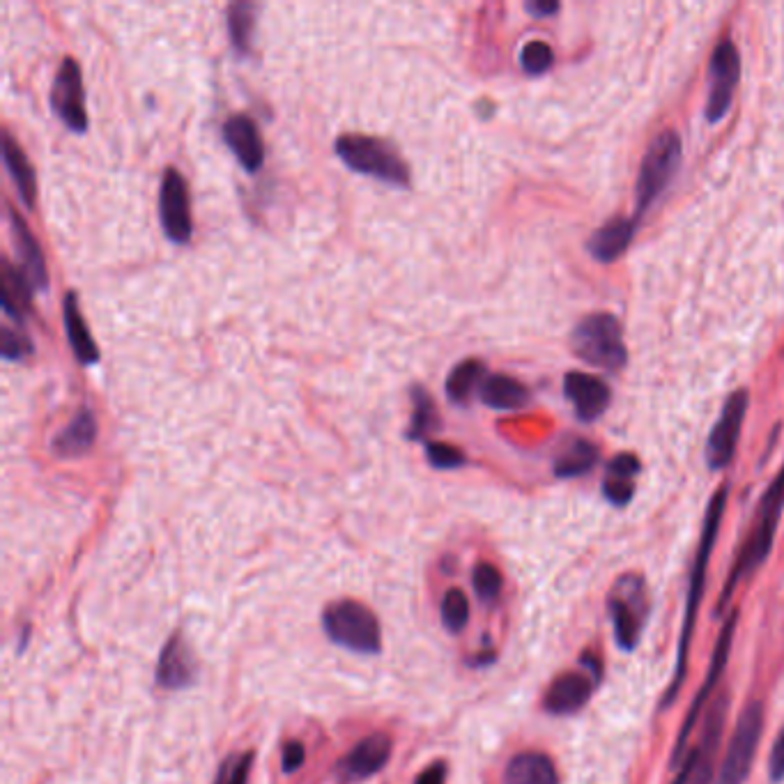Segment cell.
Returning <instances> with one entry per match:
<instances>
[{
  "label": "cell",
  "instance_id": "42",
  "mask_svg": "<svg viewBox=\"0 0 784 784\" xmlns=\"http://www.w3.org/2000/svg\"><path fill=\"white\" fill-rule=\"evenodd\" d=\"M444 764H435V766H430L428 771L421 775L419 778V784H444Z\"/></svg>",
  "mask_w": 784,
  "mask_h": 784
},
{
  "label": "cell",
  "instance_id": "35",
  "mask_svg": "<svg viewBox=\"0 0 784 784\" xmlns=\"http://www.w3.org/2000/svg\"><path fill=\"white\" fill-rule=\"evenodd\" d=\"M474 589L483 601H493L502 591V573L493 564H476L474 568Z\"/></svg>",
  "mask_w": 784,
  "mask_h": 784
},
{
  "label": "cell",
  "instance_id": "8",
  "mask_svg": "<svg viewBox=\"0 0 784 784\" xmlns=\"http://www.w3.org/2000/svg\"><path fill=\"white\" fill-rule=\"evenodd\" d=\"M736 626H739V610L729 612L725 626H722V630H720L716 649H713V656H711L709 672H706V679H704L702 686H699L697 695H695V702H693V706H690L686 720H683L679 736H676V743H674V750H672V759H670L672 766L683 764L681 759H683V755H688L690 734H693V729L697 727V720H699V716H702V711L709 709V699L713 695V690L718 688L722 674H725V670H727L729 653H732V644H734Z\"/></svg>",
  "mask_w": 784,
  "mask_h": 784
},
{
  "label": "cell",
  "instance_id": "36",
  "mask_svg": "<svg viewBox=\"0 0 784 784\" xmlns=\"http://www.w3.org/2000/svg\"><path fill=\"white\" fill-rule=\"evenodd\" d=\"M426 453L428 463L437 470H456V467L465 465V453L447 442H428Z\"/></svg>",
  "mask_w": 784,
  "mask_h": 784
},
{
  "label": "cell",
  "instance_id": "43",
  "mask_svg": "<svg viewBox=\"0 0 784 784\" xmlns=\"http://www.w3.org/2000/svg\"><path fill=\"white\" fill-rule=\"evenodd\" d=\"M693 762H695V755H693V750H690V752H688V759H686V762H683V766L679 768V773H676V778H674L672 784H688L690 771H693Z\"/></svg>",
  "mask_w": 784,
  "mask_h": 784
},
{
  "label": "cell",
  "instance_id": "27",
  "mask_svg": "<svg viewBox=\"0 0 784 784\" xmlns=\"http://www.w3.org/2000/svg\"><path fill=\"white\" fill-rule=\"evenodd\" d=\"M30 295H33V283L21 267H14L10 260H3V288H0V304L10 318L21 325L23 318L30 309Z\"/></svg>",
  "mask_w": 784,
  "mask_h": 784
},
{
  "label": "cell",
  "instance_id": "4",
  "mask_svg": "<svg viewBox=\"0 0 784 784\" xmlns=\"http://www.w3.org/2000/svg\"><path fill=\"white\" fill-rule=\"evenodd\" d=\"M571 348L575 357L610 373L621 371L628 359L621 327L610 313H591L582 318L571 334Z\"/></svg>",
  "mask_w": 784,
  "mask_h": 784
},
{
  "label": "cell",
  "instance_id": "25",
  "mask_svg": "<svg viewBox=\"0 0 784 784\" xmlns=\"http://www.w3.org/2000/svg\"><path fill=\"white\" fill-rule=\"evenodd\" d=\"M196 674V663L191 651L187 649L180 637H173L171 642L164 647V653L159 658L157 667V679L164 688H184L187 683H191Z\"/></svg>",
  "mask_w": 784,
  "mask_h": 784
},
{
  "label": "cell",
  "instance_id": "40",
  "mask_svg": "<svg viewBox=\"0 0 784 784\" xmlns=\"http://www.w3.org/2000/svg\"><path fill=\"white\" fill-rule=\"evenodd\" d=\"M304 757L306 752L302 743H288L286 750H283V768H286V773L297 771L304 764Z\"/></svg>",
  "mask_w": 784,
  "mask_h": 784
},
{
  "label": "cell",
  "instance_id": "2",
  "mask_svg": "<svg viewBox=\"0 0 784 784\" xmlns=\"http://www.w3.org/2000/svg\"><path fill=\"white\" fill-rule=\"evenodd\" d=\"M782 511H784V467L778 472V476H775L771 486H768L762 502H759L748 541H745L741 555L736 559L732 573H729L725 589H722L718 612L725 610V605L732 601L736 587H739L743 580H748L750 575L764 564L768 555H771Z\"/></svg>",
  "mask_w": 784,
  "mask_h": 784
},
{
  "label": "cell",
  "instance_id": "15",
  "mask_svg": "<svg viewBox=\"0 0 784 784\" xmlns=\"http://www.w3.org/2000/svg\"><path fill=\"white\" fill-rule=\"evenodd\" d=\"M596 686L598 681L589 679V676L582 672L561 674L550 683L548 693L543 697V709L552 713V716H571V713H578L589 704Z\"/></svg>",
  "mask_w": 784,
  "mask_h": 784
},
{
  "label": "cell",
  "instance_id": "13",
  "mask_svg": "<svg viewBox=\"0 0 784 784\" xmlns=\"http://www.w3.org/2000/svg\"><path fill=\"white\" fill-rule=\"evenodd\" d=\"M711 88L706 102V120L720 122L734 99V88L741 76V58L732 40H722L711 58Z\"/></svg>",
  "mask_w": 784,
  "mask_h": 784
},
{
  "label": "cell",
  "instance_id": "10",
  "mask_svg": "<svg viewBox=\"0 0 784 784\" xmlns=\"http://www.w3.org/2000/svg\"><path fill=\"white\" fill-rule=\"evenodd\" d=\"M159 217L166 237L175 244H187L194 233L191 224L189 187L178 168H166L159 187Z\"/></svg>",
  "mask_w": 784,
  "mask_h": 784
},
{
  "label": "cell",
  "instance_id": "20",
  "mask_svg": "<svg viewBox=\"0 0 784 784\" xmlns=\"http://www.w3.org/2000/svg\"><path fill=\"white\" fill-rule=\"evenodd\" d=\"M63 318H65L67 341H69V348H72V352H74V357L86 366L97 364L99 348H97L95 338H92V334H90L86 320H83L76 292H67L65 304H63Z\"/></svg>",
  "mask_w": 784,
  "mask_h": 784
},
{
  "label": "cell",
  "instance_id": "23",
  "mask_svg": "<svg viewBox=\"0 0 784 784\" xmlns=\"http://www.w3.org/2000/svg\"><path fill=\"white\" fill-rule=\"evenodd\" d=\"M504 784H559L555 762L543 752H520L504 771Z\"/></svg>",
  "mask_w": 784,
  "mask_h": 784
},
{
  "label": "cell",
  "instance_id": "9",
  "mask_svg": "<svg viewBox=\"0 0 784 784\" xmlns=\"http://www.w3.org/2000/svg\"><path fill=\"white\" fill-rule=\"evenodd\" d=\"M649 594L640 578H621L614 584L607 610H610L614 640L624 651H633L640 644L644 624L649 614Z\"/></svg>",
  "mask_w": 784,
  "mask_h": 784
},
{
  "label": "cell",
  "instance_id": "29",
  "mask_svg": "<svg viewBox=\"0 0 784 784\" xmlns=\"http://www.w3.org/2000/svg\"><path fill=\"white\" fill-rule=\"evenodd\" d=\"M486 366L479 359H467L453 368L447 378V396L453 403H467L474 391L481 389L483 380H486Z\"/></svg>",
  "mask_w": 784,
  "mask_h": 784
},
{
  "label": "cell",
  "instance_id": "38",
  "mask_svg": "<svg viewBox=\"0 0 784 784\" xmlns=\"http://www.w3.org/2000/svg\"><path fill=\"white\" fill-rule=\"evenodd\" d=\"M251 759L253 755H244V757H237L235 762H230V766H226L224 773H221L219 784H247Z\"/></svg>",
  "mask_w": 784,
  "mask_h": 784
},
{
  "label": "cell",
  "instance_id": "33",
  "mask_svg": "<svg viewBox=\"0 0 784 784\" xmlns=\"http://www.w3.org/2000/svg\"><path fill=\"white\" fill-rule=\"evenodd\" d=\"M470 619V601L460 589H449L442 601V621L451 633H460Z\"/></svg>",
  "mask_w": 784,
  "mask_h": 784
},
{
  "label": "cell",
  "instance_id": "39",
  "mask_svg": "<svg viewBox=\"0 0 784 784\" xmlns=\"http://www.w3.org/2000/svg\"><path fill=\"white\" fill-rule=\"evenodd\" d=\"M768 775H771L773 782L784 780V727L773 743L771 755H768Z\"/></svg>",
  "mask_w": 784,
  "mask_h": 784
},
{
  "label": "cell",
  "instance_id": "28",
  "mask_svg": "<svg viewBox=\"0 0 784 784\" xmlns=\"http://www.w3.org/2000/svg\"><path fill=\"white\" fill-rule=\"evenodd\" d=\"M479 398L493 410H520L529 403V391L509 375H488L479 389Z\"/></svg>",
  "mask_w": 784,
  "mask_h": 784
},
{
  "label": "cell",
  "instance_id": "19",
  "mask_svg": "<svg viewBox=\"0 0 784 784\" xmlns=\"http://www.w3.org/2000/svg\"><path fill=\"white\" fill-rule=\"evenodd\" d=\"M637 219H612L589 237L587 249L598 263H614L633 242Z\"/></svg>",
  "mask_w": 784,
  "mask_h": 784
},
{
  "label": "cell",
  "instance_id": "1",
  "mask_svg": "<svg viewBox=\"0 0 784 784\" xmlns=\"http://www.w3.org/2000/svg\"><path fill=\"white\" fill-rule=\"evenodd\" d=\"M727 495H729V488L722 486L718 493L713 495L709 509H706L702 538H699L697 555H695V561H693V571H690V589H688V598H686V612H683L679 649H676L674 679H672L670 688H667V693L663 697V709H667V706L674 702L676 695H679V690H681L683 679H686L690 642H693V633H695V624H697V612H699V605H702V598H704L706 571H709V561H711V555H713V548H716L720 522H722V516H725Z\"/></svg>",
  "mask_w": 784,
  "mask_h": 784
},
{
  "label": "cell",
  "instance_id": "24",
  "mask_svg": "<svg viewBox=\"0 0 784 784\" xmlns=\"http://www.w3.org/2000/svg\"><path fill=\"white\" fill-rule=\"evenodd\" d=\"M3 161L7 173H10V178L14 182V187H17V194L23 201V205H26L28 210H33L37 201L35 171L33 166H30L26 152L21 150V145L14 141L10 132L3 134Z\"/></svg>",
  "mask_w": 784,
  "mask_h": 784
},
{
  "label": "cell",
  "instance_id": "11",
  "mask_svg": "<svg viewBox=\"0 0 784 784\" xmlns=\"http://www.w3.org/2000/svg\"><path fill=\"white\" fill-rule=\"evenodd\" d=\"M51 109L65 122L67 129L83 134L90 125L83 92L81 67L74 58H65L51 86Z\"/></svg>",
  "mask_w": 784,
  "mask_h": 784
},
{
  "label": "cell",
  "instance_id": "26",
  "mask_svg": "<svg viewBox=\"0 0 784 784\" xmlns=\"http://www.w3.org/2000/svg\"><path fill=\"white\" fill-rule=\"evenodd\" d=\"M640 472V460L633 453H619L607 465L603 479V495L614 506H626L635 495V476Z\"/></svg>",
  "mask_w": 784,
  "mask_h": 784
},
{
  "label": "cell",
  "instance_id": "5",
  "mask_svg": "<svg viewBox=\"0 0 784 784\" xmlns=\"http://www.w3.org/2000/svg\"><path fill=\"white\" fill-rule=\"evenodd\" d=\"M329 640L359 653H378L382 647L380 621L366 605L338 601L329 605L322 617Z\"/></svg>",
  "mask_w": 784,
  "mask_h": 784
},
{
  "label": "cell",
  "instance_id": "12",
  "mask_svg": "<svg viewBox=\"0 0 784 784\" xmlns=\"http://www.w3.org/2000/svg\"><path fill=\"white\" fill-rule=\"evenodd\" d=\"M748 401V391L739 389L727 398L725 407H722L718 424L713 426L709 444H706V463H709L713 472L725 470V467L732 463L734 451L739 447L743 419L745 412H748Z\"/></svg>",
  "mask_w": 784,
  "mask_h": 784
},
{
  "label": "cell",
  "instance_id": "41",
  "mask_svg": "<svg viewBox=\"0 0 784 784\" xmlns=\"http://www.w3.org/2000/svg\"><path fill=\"white\" fill-rule=\"evenodd\" d=\"M527 12L534 14L536 19L552 17V14L559 12V3H545V0H534V3H527Z\"/></svg>",
  "mask_w": 784,
  "mask_h": 784
},
{
  "label": "cell",
  "instance_id": "6",
  "mask_svg": "<svg viewBox=\"0 0 784 784\" xmlns=\"http://www.w3.org/2000/svg\"><path fill=\"white\" fill-rule=\"evenodd\" d=\"M764 704L752 702L741 711L732 739L727 745V755L722 759L716 784H745L750 778L752 764H755L759 741L764 734Z\"/></svg>",
  "mask_w": 784,
  "mask_h": 784
},
{
  "label": "cell",
  "instance_id": "14",
  "mask_svg": "<svg viewBox=\"0 0 784 784\" xmlns=\"http://www.w3.org/2000/svg\"><path fill=\"white\" fill-rule=\"evenodd\" d=\"M729 709V695H720L706 716L702 739L693 748L695 762L690 771L688 784H716V755L725 732V720Z\"/></svg>",
  "mask_w": 784,
  "mask_h": 784
},
{
  "label": "cell",
  "instance_id": "30",
  "mask_svg": "<svg viewBox=\"0 0 784 784\" xmlns=\"http://www.w3.org/2000/svg\"><path fill=\"white\" fill-rule=\"evenodd\" d=\"M253 30H256V5L247 0H237L228 5V33L230 42L237 51L247 53L251 46Z\"/></svg>",
  "mask_w": 784,
  "mask_h": 784
},
{
  "label": "cell",
  "instance_id": "37",
  "mask_svg": "<svg viewBox=\"0 0 784 784\" xmlns=\"http://www.w3.org/2000/svg\"><path fill=\"white\" fill-rule=\"evenodd\" d=\"M0 352H3V359L7 361H19L33 352V341L23 332H14V329L5 327L0 332Z\"/></svg>",
  "mask_w": 784,
  "mask_h": 784
},
{
  "label": "cell",
  "instance_id": "34",
  "mask_svg": "<svg viewBox=\"0 0 784 784\" xmlns=\"http://www.w3.org/2000/svg\"><path fill=\"white\" fill-rule=\"evenodd\" d=\"M552 49L545 42L541 40H534V42H527L525 49L520 53V65L525 69L527 74L538 76V74H545L548 69L552 67Z\"/></svg>",
  "mask_w": 784,
  "mask_h": 784
},
{
  "label": "cell",
  "instance_id": "31",
  "mask_svg": "<svg viewBox=\"0 0 784 784\" xmlns=\"http://www.w3.org/2000/svg\"><path fill=\"white\" fill-rule=\"evenodd\" d=\"M598 460V449L587 440H575L555 463V474L559 479H571V476L587 474Z\"/></svg>",
  "mask_w": 784,
  "mask_h": 784
},
{
  "label": "cell",
  "instance_id": "17",
  "mask_svg": "<svg viewBox=\"0 0 784 784\" xmlns=\"http://www.w3.org/2000/svg\"><path fill=\"white\" fill-rule=\"evenodd\" d=\"M564 394L568 401L575 405V412L582 421H594L607 410L612 401L610 389L603 380L589 373H566L564 378Z\"/></svg>",
  "mask_w": 784,
  "mask_h": 784
},
{
  "label": "cell",
  "instance_id": "7",
  "mask_svg": "<svg viewBox=\"0 0 784 784\" xmlns=\"http://www.w3.org/2000/svg\"><path fill=\"white\" fill-rule=\"evenodd\" d=\"M681 164V138L674 129H665L653 138L647 155L642 159L640 175H637V212H647L651 203L663 194L672 182L676 168Z\"/></svg>",
  "mask_w": 784,
  "mask_h": 784
},
{
  "label": "cell",
  "instance_id": "32",
  "mask_svg": "<svg viewBox=\"0 0 784 784\" xmlns=\"http://www.w3.org/2000/svg\"><path fill=\"white\" fill-rule=\"evenodd\" d=\"M412 419L410 428H407V440H424L430 430L437 428V410L433 398H430L424 387L412 389Z\"/></svg>",
  "mask_w": 784,
  "mask_h": 784
},
{
  "label": "cell",
  "instance_id": "3",
  "mask_svg": "<svg viewBox=\"0 0 784 784\" xmlns=\"http://www.w3.org/2000/svg\"><path fill=\"white\" fill-rule=\"evenodd\" d=\"M334 150L350 171L371 175L396 187H410V168L391 145L378 138L345 134L338 138Z\"/></svg>",
  "mask_w": 784,
  "mask_h": 784
},
{
  "label": "cell",
  "instance_id": "21",
  "mask_svg": "<svg viewBox=\"0 0 784 784\" xmlns=\"http://www.w3.org/2000/svg\"><path fill=\"white\" fill-rule=\"evenodd\" d=\"M97 440V417L90 407H81L63 433L53 437V453L60 458H76L92 449Z\"/></svg>",
  "mask_w": 784,
  "mask_h": 784
},
{
  "label": "cell",
  "instance_id": "16",
  "mask_svg": "<svg viewBox=\"0 0 784 784\" xmlns=\"http://www.w3.org/2000/svg\"><path fill=\"white\" fill-rule=\"evenodd\" d=\"M224 141L237 161L244 166V171L258 173L265 164V145L263 136L258 132V125L249 115L237 113L226 120L224 125Z\"/></svg>",
  "mask_w": 784,
  "mask_h": 784
},
{
  "label": "cell",
  "instance_id": "22",
  "mask_svg": "<svg viewBox=\"0 0 784 784\" xmlns=\"http://www.w3.org/2000/svg\"><path fill=\"white\" fill-rule=\"evenodd\" d=\"M391 757V739L387 734H373L361 741L355 750L345 757L343 771L350 778H368L382 771Z\"/></svg>",
  "mask_w": 784,
  "mask_h": 784
},
{
  "label": "cell",
  "instance_id": "18",
  "mask_svg": "<svg viewBox=\"0 0 784 784\" xmlns=\"http://www.w3.org/2000/svg\"><path fill=\"white\" fill-rule=\"evenodd\" d=\"M10 226H12V237H14V247L21 258V269L23 274L28 276L33 288H46L49 286V274H46V263H44V253L37 244L35 235L30 233V228L26 221H23L21 214L10 207Z\"/></svg>",
  "mask_w": 784,
  "mask_h": 784
}]
</instances>
